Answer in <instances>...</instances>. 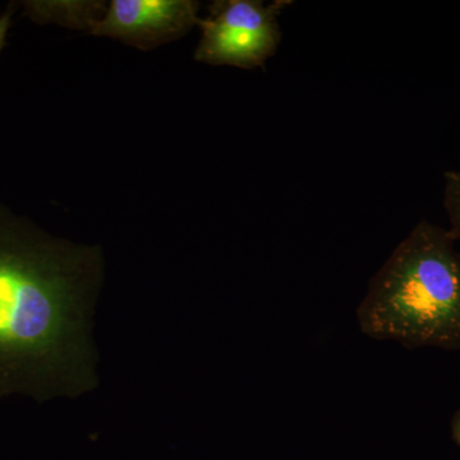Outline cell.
Masks as SVG:
<instances>
[{"label": "cell", "mask_w": 460, "mask_h": 460, "mask_svg": "<svg viewBox=\"0 0 460 460\" xmlns=\"http://www.w3.org/2000/svg\"><path fill=\"white\" fill-rule=\"evenodd\" d=\"M12 14H13V7H9L0 16V50L4 47L5 39H7L9 29H11Z\"/></svg>", "instance_id": "obj_6"}, {"label": "cell", "mask_w": 460, "mask_h": 460, "mask_svg": "<svg viewBox=\"0 0 460 460\" xmlns=\"http://www.w3.org/2000/svg\"><path fill=\"white\" fill-rule=\"evenodd\" d=\"M357 321L376 341L460 349V250L450 230L417 224L372 278Z\"/></svg>", "instance_id": "obj_2"}, {"label": "cell", "mask_w": 460, "mask_h": 460, "mask_svg": "<svg viewBox=\"0 0 460 460\" xmlns=\"http://www.w3.org/2000/svg\"><path fill=\"white\" fill-rule=\"evenodd\" d=\"M99 246L53 237L0 204V398H77L98 386Z\"/></svg>", "instance_id": "obj_1"}, {"label": "cell", "mask_w": 460, "mask_h": 460, "mask_svg": "<svg viewBox=\"0 0 460 460\" xmlns=\"http://www.w3.org/2000/svg\"><path fill=\"white\" fill-rule=\"evenodd\" d=\"M444 206L452 233L460 250V172L449 171L444 177Z\"/></svg>", "instance_id": "obj_5"}, {"label": "cell", "mask_w": 460, "mask_h": 460, "mask_svg": "<svg viewBox=\"0 0 460 460\" xmlns=\"http://www.w3.org/2000/svg\"><path fill=\"white\" fill-rule=\"evenodd\" d=\"M450 429H452L454 441H456L460 447V410L456 411V413L453 414Z\"/></svg>", "instance_id": "obj_7"}, {"label": "cell", "mask_w": 460, "mask_h": 460, "mask_svg": "<svg viewBox=\"0 0 460 460\" xmlns=\"http://www.w3.org/2000/svg\"><path fill=\"white\" fill-rule=\"evenodd\" d=\"M199 3L193 0H113L90 32L140 50H153L199 25Z\"/></svg>", "instance_id": "obj_4"}, {"label": "cell", "mask_w": 460, "mask_h": 460, "mask_svg": "<svg viewBox=\"0 0 460 460\" xmlns=\"http://www.w3.org/2000/svg\"><path fill=\"white\" fill-rule=\"evenodd\" d=\"M289 2L219 0L199 18L201 39L195 59L215 66L259 68L274 56L281 40L279 16Z\"/></svg>", "instance_id": "obj_3"}]
</instances>
